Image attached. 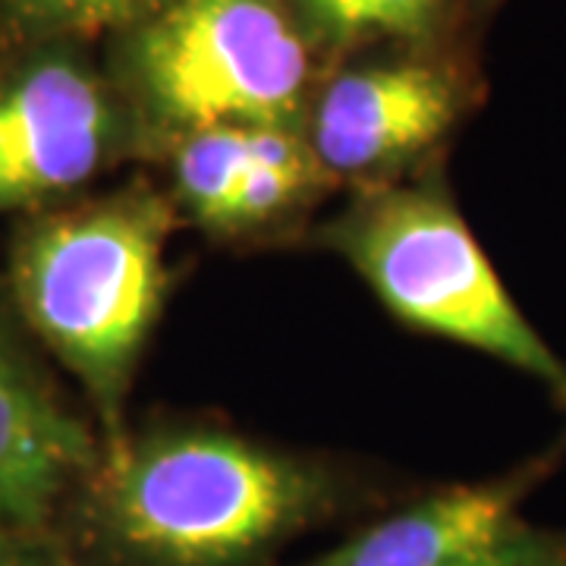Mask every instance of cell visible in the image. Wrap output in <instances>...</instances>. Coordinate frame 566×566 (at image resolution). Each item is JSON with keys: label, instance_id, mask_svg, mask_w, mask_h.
<instances>
[{"label": "cell", "instance_id": "obj_14", "mask_svg": "<svg viewBox=\"0 0 566 566\" xmlns=\"http://www.w3.org/2000/svg\"><path fill=\"white\" fill-rule=\"evenodd\" d=\"M479 3H494V0H479Z\"/></svg>", "mask_w": 566, "mask_h": 566}, {"label": "cell", "instance_id": "obj_11", "mask_svg": "<svg viewBox=\"0 0 566 566\" xmlns=\"http://www.w3.org/2000/svg\"><path fill=\"white\" fill-rule=\"evenodd\" d=\"M161 0H0V51L117 39Z\"/></svg>", "mask_w": 566, "mask_h": 566}, {"label": "cell", "instance_id": "obj_5", "mask_svg": "<svg viewBox=\"0 0 566 566\" xmlns=\"http://www.w3.org/2000/svg\"><path fill=\"white\" fill-rule=\"evenodd\" d=\"M479 95L475 70L447 44H400L318 80L303 133L337 189L385 186L431 170Z\"/></svg>", "mask_w": 566, "mask_h": 566}, {"label": "cell", "instance_id": "obj_9", "mask_svg": "<svg viewBox=\"0 0 566 566\" xmlns=\"http://www.w3.org/2000/svg\"><path fill=\"white\" fill-rule=\"evenodd\" d=\"M566 463V431L528 460L479 482L412 491L365 516L340 545L303 564L277 566H447L523 516V504Z\"/></svg>", "mask_w": 566, "mask_h": 566}, {"label": "cell", "instance_id": "obj_3", "mask_svg": "<svg viewBox=\"0 0 566 566\" xmlns=\"http://www.w3.org/2000/svg\"><path fill=\"white\" fill-rule=\"evenodd\" d=\"M107 76L136 158L211 126H300L318 85L290 0H161L117 35Z\"/></svg>", "mask_w": 566, "mask_h": 566}, {"label": "cell", "instance_id": "obj_1", "mask_svg": "<svg viewBox=\"0 0 566 566\" xmlns=\"http://www.w3.org/2000/svg\"><path fill=\"white\" fill-rule=\"evenodd\" d=\"M400 497L334 453L161 419L102 441L57 528L92 566H277L283 547Z\"/></svg>", "mask_w": 566, "mask_h": 566}, {"label": "cell", "instance_id": "obj_7", "mask_svg": "<svg viewBox=\"0 0 566 566\" xmlns=\"http://www.w3.org/2000/svg\"><path fill=\"white\" fill-rule=\"evenodd\" d=\"M158 161L180 221L218 243L286 240L337 189L300 126H211Z\"/></svg>", "mask_w": 566, "mask_h": 566}, {"label": "cell", "instance_id": "obj_15", "mask_svg": "<svg viewBox=\"0 0 566 566\" xmlns=\"http://www.w3.org/2000/svg\"><path fill=\"white\" fill-rule=\"evenodd\" d=\"M0 308H3V303H0Z\"/></svg>", "mask_w": 566, "mask_h": 566}, {"label": "cell", "instance_id": "obj_8", "mask_svg": "<svg viewBox=\"0 0 566 566\" xmlns=\"http://www.w3.org/2000/svg\"><path fill=\"white\" fill-rule=\"evenodd\" d=\"M102 450L0 308V532H61L66 501Z\"/></svg>", "mask_w": 566, "mask_h": 566}, {"label": "cell", "instance_id": "obj_4", "mask_svg": "<svg viewBox=\"0 0 566 566\" xmlns=\"http://www.w3.org/2000/svg\"><path fill=\"white\" fill-rule=\"evenodd\" d=\"M312 243L340 255L397 322L485 353L566 406V363L510 296L438 167L349 189Z\"/></svg>", "mask_w": 566, "mask_h": 566}, {"label": "cell", "instance_id": "obj_12", "mask_svg": "<svg viewBox=\"0 0 566 566\" xmlns=\"http://www.w3.org/2000/svg\"><path fill=\"white\" fill-rule=\"evenodd\" d=\"M447 566H566V526H535L520 516Z\"/></svg>", "mask_w": 566, "mask_h": 566}, {"label": "cell", "instance_id": "obj_2", "mask_svg": "<svg viewBox=\"0 0 566 566\" xmlns=\"http://www.w3.org/2000/svg\"><path fill=\"white\" fill-rule=\"evenodd\" d=\"M180 214L167 189L133 177L22 214L10 240V305L76 378L102 441L126 403L170 290L167 243Z\"/></svg>", "mask_w": 566, "mask_h": 566}, {"label": "cell", "instance_id": "obj_6", "mask_svg": "<svg viewBox=\"0 0 566 566\" xmlns=\"http://www.w3.org/2000/svg\"><path fill=\"white\" fill-rule=\"evenodd\" d=\"M136 158L111 76L82 44L0 51V214H32Z\"/></svg>", "mask_w": 566, "mask_h": 566}, {"label": "cell", "instance_id": "obj_10", "mask_svg": "<svg viewBox=\"0 0 566 566\" xmlns=\"http://www.w3.org/2000/svg\"><path fill=\"white\" fill-rule=\"evenodd\" d=\"M315 51L353 54L368 44H444L453 0H290Z\"/></svg>", "mask_w": 566, "mask_h": 566}, {"label": "cell", "instance_id": "obj_13", "mask_svg": "<svg viewBox=\"0 0 566 566\" xmlns=\"http://www.w3.org/2000/svg\"><path fill=\"white\" fill-rule=\"evenodd\" d=\"M0 566H92L61 532H0Z\"/></svg>", "mask_w": 566, "mask_h": 566}]
</instances>
